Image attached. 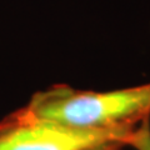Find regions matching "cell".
<instances>
[{"instance_id":"6da1fadb","label":"cell","mask_w":150,"mask_h":150,"mask_svg":"<svg viewBox=\"0 0 150 150\" xmlns=\"http://www.w3.org/2000/svg\"><path fill=\"white\" fill-rule=\"evenodd\" d=\"M149 116L150 83L104 93L51 89L35 95L13 121H41L99 130L137 128Z\"/></svg>"},{"instance_id":"7a4b0ae2","label":"cell","mask_w":150,"mask_h":150,"mask_svg":"<svg viewBox=\"0 0 150 150\" xmlns=\"http://www.w3.org/2000/svg\"><path fill=\"white\" fill-rule=\"evenodd\" d=\"M6 128L9 150H89L105 144H128L138 126L94 130L41 121H11Z\"/></svg>"},{"instance_id":"3957f363","label":"cell","mask_w":150,"mask_h":150,"mask_svg":"<svg viewBox=\"0 0 150 150\" xmlns=\"http://www.w3.org/2000/svg\"><path fill=\"white\" fill-rule=\"evenodd\" d=\"M128 145L134 146L137 150H150V125L149 120H145L134 131Z\"/></svg>"},{"instance_id":"277c9868","label":"cell","mask_w":150,"mask_h":150,"mask_svg":"<svg viewBox=\"0 0 150 150\" xmlns=\"http://www.w3.org/2000/svg\"><path fill=\"white\" fill-rule=\"evenodd\" d=\"M9 130L5 128L4 130L0 131V150H9Z\"/></svg>"},{"instance_id":"5b68a950","label":"cell","mask_w":150,"mask_h":150,"mask_svg":"<svg viewBox=\"0 0 150 150\" xmlns=\"http://www.w3.org/2000/svg\"><path fill=\"white\" fill-rule=\"evenodd\" d=\"M123 145L120 144H105V145H100V146L89 149V150H119Z\"/></svg>"},{"instance_id":"8992f818","label":"cell","mask_w":150,"mask_h":150,"mask_svg":"<svg viewBox=\"0 0 150 150\" xmlns=\"http://www.w3.org/2000/svg\"><path fill=\"white\" fill-rule=\"evenodd\" d=\"M120 149H121V148H120ZM120 149H119V150H120Z\"/></svg>"}]
</instances>
